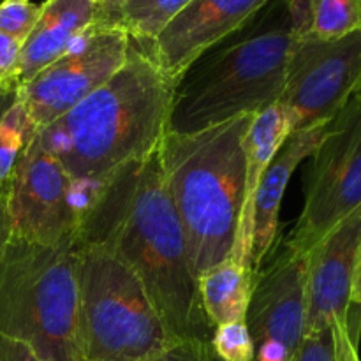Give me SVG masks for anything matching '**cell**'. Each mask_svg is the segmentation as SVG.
<instances>
[{
	"label": "cell",
	"mask_w": 361,
	"mask_h": 361,
	"mask_svg": "<svg viewBox=\"0 0 361 361\" xmlns=\"http://www.w3.org/2000/svg\"><path fill=\"white\" fill-rule=\"evenodd\" d=\"M76 243H99L137 275L178 341L210 342L197 275L169 197L161 152L134 161L87 197Z\"/></svg>",
	"instance_id": "obj_1"
},
{
	"label": "cell",
	"mask_w": 361,
	"mask_h": 361,
	"mask_svg": "<svg viewBox=\"0 0 361 361\" xmlns=\"http://www.w3.org/2000/svg\"><path fill=\"white\" fill-rule=\"evenodd\" d=\"M173 88L175 80L130 41L126 63L102 87L35 134L76 189L92 194L161 147Z\"/></svg>",
	"instance_id": "obj_2"
},
{
	"label": "cell",
	"mask_w": 361,
	"mask_h": 361,
	"mask_svg": "<svg viewBox=\"0 0 361 361\" xmlns=\"http://www.w3.org/2000/svg\"><path fill=\"white\" fill-rule=\"evenodd\" d=\"M296 39L284 0H268L176 78L168 133H197L279 102Z\"/></svg>",
	"instance_id": "obj_3"
},
{
	"label": "cell",
	"mask_w": 361,
	"mask_h": 361,
	"mask_svg": "<svg viewBox=\"0 0 361 361\" xmlns=\"http://www.w3.org/2000/svg\"><path fill=\"white\" fill-rule=\"evenodd\" d=\"M252 116H236L190 134L166 133L159 147L166 187L197 277L235 252Z\"/></svg>",
	"instance_id": "obj_4"
},
{
	"label": "cell",
	"mask_w": 361,
	"mask_h": 361,
	"mask_svg": "<svg viewBox=\"0 0 361 361\" xmlns=\"http://www.w3.org/2000/svg\"><path fill=\"white\" fill-rule=\"evenodd\" d=\"M0 337L42 361H87L76 243L49 247L11 236L0 256Z\"/></svg>",
	"instance_id": "obj_5"
},
{
	"label": "cell",
	"mask_w": 361,
	"mask_h": 361,
	"mask_svg": "<svg viewBox=\"0 0 361 361\" xmlns=\"http://www.w3.org/2000/svg\"><path fill=\"white\" fill-rule=\"evenodd\" d=\"M80 334L87 361H147L180 342L143 282L99 243H76Z\"/></svg>",
	"instance_id": "obj_6"
},
{
	"label": "cell",
	"mask_w": 361,
	"mask_h": 361,
	"mask_svg": "<svg viewBox=\"0 0 361 361\" xmlns=\"http://www.w3.org/2000/svg\"><path fill=\"white\" fill-rule=\"evenodd\" d=\"M361 204V101L353 97L328 123L312 154L305 203L288 243L309 252Z\"/></svg>",
	"instance_id": "obj_7"
},
{
	"label": "cell",
	"mask_w": 361,
	"mask_h": 361,
	"mask_svg": "<svg viewBox=\"0 0 361 361\" xmlns=\"http://www.w3.org/2000/svg\"><path fill=\"white\" fill-rule=\"evenodd\" d=\"M76 194L63 166L34 134L7 187L11 236L49 247L76 243L83 214Z\"/></svg>",
	"instance_id": "obj_8"
},
{
	"label": "cell",
	"mask_w": 361,
	"mask_h": 361,
	"mask_svg": "<svg viewBox=\"0 0 361 361\" xmlns=\"http://www.w3.org/2000/svg\"><path fill=\"white\" fill-rule=\"evenodd\" d=\"M361 87V28L338 39H296L281 102L295 130L330 122Z\"/></svg>",
	"instance_id": "obj_9"
},
{
	"label": "cell",
	"mask_w": 361,
	"mask_h": 361,
	"mask_svg": "<svg viewBox=\"0 0 361 361\" xmlns=\"http://www.w3.org/2000/svg\"><path fill=\"white\" fill-rule=\"evenodd\" d=\"M130 39L115 28L92 27L63 56L18 87L35 130L49 126L106 83L129 55Z\"/></svg>",
	"instance_id": "obj_10"
},
{
	"label": "cell",
	"mask_w": 361,
	"mask_h": 361,
	"mask_svg": "<svg viewBox=\"0 0 361 361\" xmlns=\"http://www.w3.org/2000/svg\"><path fill=\"white\" fill-rule=\"evenodd\" d=\"M307 252L286 243L270 267L256 275L245 324L254 361H293L307 330Z\"/></svg>",
	"instance_id": "obj_11"
},
{
	"label": "cell",
	"mask_w": 361,
	"mask_h": 361,
	"mask_svg": "<svg viewBox=\"0 0 361 361\" xmlns=\"http://www.w3.org/2000/svg\"><path fill=\"white\" fill-rule=\"evenodd\" d=\"M361 254V204L307 252V330L348 319L351 286Z\"/></svg>",
	"instance_id": "obj_12"
},
{
	"label": "cell",
	"mask_w": 361,
	"mask_h": 361,
	"mask_svg": "<svg viewBox=\"0 0 361 361\" xmlns=\"http://www.w3.org/2000/svg\"><path fill=\"white\" fill-rule=\"evenodd\" d=\"M268 0H190L189 6L148 44H134L171 80L204 49L238 30Z\"/></svg>",
	"instance_id": "obj_13"
},
{
	"label": "cell",
	"mask_w": 361,
	"mask_h": 361,
	"mask_svg": "<svg viewBox=\"0 0 361 361\" xmlns=\"http://www.w3.org/2000/svg\"><path fill=\"white\" fill-rule=\"evenodd\" d=\"M328 123L330 122L319 123V126L309 127V129L295 130L284 141V145L261 178L256 201H254L252 270L256 274L261 270L264 257L270 254L271 247L275 245V240H277L279 214H281V204L289 180H291L295 169L307 157H312L326 134Z\"/></svg>",
	"instance_id": "obj_14"
},
{
	"label": "cell",
	"mask_w": 361,
	"mask_h": 361,
	"mask_svg": "<svg viewBox=\"0 0 361 361\" xmlns=\"http://www.w3.org/2000/svg\"><path fill=\"white\" fill-rule=\"evenodd\" d=\"M95 23V0H46L20 53V85L66 55Z\"/></svg>",
	"instance_id": "obj_15"
},
{
	"label": "cell",
	"mask_w": 361,
	"mask_h": 361,
	"mask_svg": "<svg viewBox=\"0 0 361 361\" xmlns=\"http://www.w3.org/2000/svg\"><path fill=\"white\" fill-rule=\"evenodd\" d=\"M295 133V126L288 109L275 102L270 108L256 113L245 137V196L240 219L238 236L233 257L245 268L252 270V231H254V201L257 187L268 166L284 141ZM254 271V270H252ZM256 274V271H254Z\"/></svg>",
	"instance_id": "obj_16"
},
{
	"label": "cell",
	"mask_w": 361,
	"mask_h": 361,
	"mask_svg": "<svg viewBox=\"0 0 361 361\" xmlns=\"http://www.w3.org/2000/svg\"><path fill=\"white\" fill-rule=\"evenodd\" d=\"M256 275L231 256L197 277L201 305L214 328L245 321Z\"/></svg>",
	"instance_id": "obj_17"
},
{
	"label": "cell",
	"mask_w": 361,
	"mask_h": 361,
	"mask_svg": "<svg viewBox=\"0 0 361 361\" xmlns=\"http://www.w3.org/2000/svg\"><path fill=\"white\" fill-rule=\"evenodd\" d=\"M190 0H95V27L115 28L130 41H154Z\"/></svg>",
	"instance_id": "obj_18"
},
{
	"label": "cell",
	"mask_w": 361,
	"mask_h": 361,
	"mask_svg": "<svg viewBox=\"0 0 361 361\" xmlns=\"http://www.w3.org/2000/svg\"><path fill=\"white\" fill-rule=\"evenodd\" d=\"M298 39H338L361 28L360 0H284Z\"/></svg>",
	"instance_id": "obj_19"
},
{
	"label": "cell",
	"mask_w": 361,
	"mask_h": 361,
	"mask_svg": "<svg viewBox=\"0 0 361 361\" xmlns=\"http://www.w3.org/2000/svg\"><path fill=\"white\" fill-rule=\"evenodd\" d=\"M34 134L35 129L16 97L14 104L0 120V197L7 194L14 166Z\"/></svg>",
	"instance_id": "obj_20"
},
{
	"label": "cell",
	"mask_w": 361,
	"mask_h": 361,
	"mask_svg": "<svg viewBox=\"0 0 361 361\" xmlns=\"http://www.w3.org/2000/svg\"><path fill=\"white\" fill-rule=\"evenodd\" d=\"M210 345L221 361H254L256 358V349L245 321L215 326Z\"/></svg>",
	"instance_id": "obj_21"
},
{
	"label": "cell",
	"mask_w": 361,
	"mask_h": 361,
	"mask_svg": "<svg viewBox=\"0 0 361 361\" xmlns=\"http://www.w3.org/2000/svg\"><path fill=\"white\" fill-rule=\"evenodd\" d=\"M41 6L32 0H0V34L23 44L37 23Z\"/></svg>",
	"instance_id": "obj_22"
},
{
	"label": "cell",
	"mask_w": 361,
	"mask_h": 361,
	"mask_svg": "<svg viewBox=\"0 0 361 361\" xmlns=\"http://www.w3.org/2000/svg\"><path fill=\"white\" fill-rule=\"evenodd\" d=\"M293 361H337V337L334 324L307 334Z\"/></svg>",
	"instance_id": "obj_23"
},
{
	"label": "cell",
	"mask_w": 361,
	"mask_h": 361,
	"mask_svg": "<svg viewBox=\"0 0 361 361\" xmlns=\"http://www.w3.org/2000/svg\"><path fill=\"white\" fill-rule=\"evenodd\" d=\"M20 42L0 34V88L20 87Z\"/></svg>",
	"instance_id": "obj_24"
},
{
	"label": "cell",
	"mask_w": 361,
	"mask_h": 361,
	"mask_svg": "<svg viewBox=\"0 0 361 361\" xmlns=\"http://www.w3.org/2000/svg\"><path fill=\"white\" fill-rule=\"evenodd\" d=\"M147 361H221L212 349L210 342L180 341L168 351Z\"/></svg>",
	"instance_id": "obj_25"
},
{
	"label": "cell",
	"mask_w": 361,
	"mask_h": 361,
	"mask_svg": "<svg viewBox=\"0 0 361 361\" xmlns=\"http://www.w3.org/2000/svg\"><path fill=\"white\" fill-rule=\"evenodd\" d=\"M0 361H42L27 345L0 337Z\"/></svg>",
	"instance_id": "obj_26"
},
{
	"label": "cell",
	"mask_w": 361,
	"mask_h": 361,
	"mask_svg": "<svg viewBox=\"0 0 361 361\" xmlns=\"http://www.w3.org/2000/svg\"><path fill=\"white\" fill-rule=\"evenodd\" d=\"M9 238H11V222H9V214H7V200L6 196H4L0 197V256H2Z\"/></svg>",
	"instance_id": "obj_27"
},
{
	"label": "cell",
	"mask_w": 361,
	"mask_h": 361,
	"mask_svg": "<svg viewBox=\"0 0 361 361\" xmlns=\"http://www.w3.org/2000/svg\"><path fill=\"white\" fill-rule=\"evenodd\" d=\"M351 305L361 307V254L358 264H356L355 277H353V286H351Z\"/></svg>",
	"instance_id": "obj_28"
},
{
	"label": "cell",
	"mask_w": 361,
	"mask_h": 361,
	"mask_svg": "<svg viewBox=\"0 0 361 361\" xmlns=\"http://www.w3.org/2000/svg\"><path fill=\"white\" fill-rule=\"evenodd\" d=\"M18 97V90H13V88H0V120L4 118L7 109L14 104Z\"/></svg>",
	"instance_id": "obj_29"
},
{
	"label": "cell",
	"mask_w": 361,
	"mask_h": 361,
	"mask_svg": "<svg viewBox=\"0 0 361 361\" xmlns=\"http://www.w3.org/2000/svg\"><path fill=\"white\" fill-rule=\"evenodd\" d=\"M355 97H358V99H360V101H361V87H360V90H358V92H356V95H355Z\"/></svg>",
	"instance_id": "obj_30"
},
{
	"label": "cell",
	"mask_w": 361,
	"mask_h": 361,
	"mask_svg": "<svg viewBox=\"0 0 361 361\" xmlns=\"http://www.w3.org/2000/svg\"><path fill=\"white\" fill-rule=\"evenodd\" d=\"M360 2H361V0H360Z\"/></svg>",
	"instance_id": "obj_31"
}]
</instances>
